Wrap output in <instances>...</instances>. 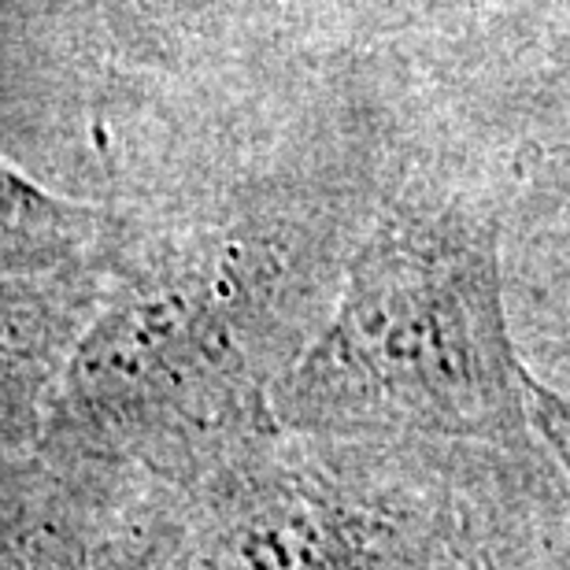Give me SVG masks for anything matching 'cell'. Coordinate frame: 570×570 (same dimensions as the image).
<instances>
[{
  "instance_id": "1",
  "label": "cell",
  "mask_w": 570,
  "mask_h": 570,
  "mask_svg": "<svg viewBox=\"0 0 570 570\" xmlns=\"http://www.w3.org/2000/svg\"><path fill=\"white\" fill-rule=\"evenodd\" d=\"M527 404L493 223L460 200L404 204L371 234L334 323L278 385V415L315 433L515 441Z\"/></svg>"
},
{
  "instance_id": "2",
  "label": "cell",
  "mask_w": 570,
  "mask_h": 570,
  "mask_svg": "<svg viewBox=\"0 0 570 570\" xmlns=\"http://www.w3.org/2000/svg\"><path fill=\"white\" fill-rule=\"evenodd\" d=\"M511 570H519V567H511Z\"/></svg>"
}]
</instances>
